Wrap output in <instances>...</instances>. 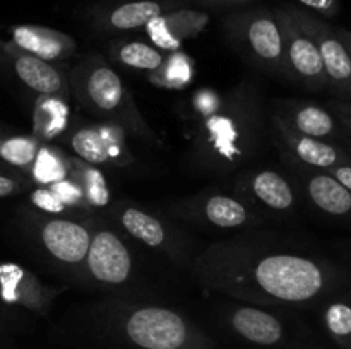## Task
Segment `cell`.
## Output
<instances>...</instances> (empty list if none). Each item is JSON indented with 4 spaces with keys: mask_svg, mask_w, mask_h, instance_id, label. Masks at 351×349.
<instances>
[{
    "mask_svg": "<svg viewBox=\"0 0 351 349\" xmlns=\"http://www.w3.org/2000/svg\"><path fill=\"white\" fill-rule=\"evenodd\" d=\"M41 144L33 135L0 137V159L23 170H31Z\"/></svg>",
    "mask_w": 351,
    "mask_h": 349,
    "instance_id": "26",
    "label": "cell"
},
{
    "mask_svg": "<svg viewBox=\"0 0 351 349\" xmlns=\"http://www.w3.org/2000/svg\"><path fill=\"white\" fill-rule=\"evenodd\" d=\"M123 130L115 125H95L75 130L71 137V146L79 159L89 164H125L129 163L123 149Z\"/></svg>",
    "mask_w": 351,
    "mask_h": 349,
    "instance_id": "13",
    "label": "cell"
},
{
    "mask_svg": "<svg viewBox=\"0 0 351 349\" xmlns=\"http://www.w3.org/2000/svg\"><path fill=\"white\" fill-rule=\"evenodd\" d=\"M336 31H338L339 38H341V41L345 43L346 50H348V53L351 57V31L345 29V27H336Z\"/></svg>",
    "mask_w": 351,
    "mask_h": 349,
    "instance_id": "37",
    "label": "cell"
},
{
    "mask_svg": "<svg viewBox=\"0 0 351 349\" xmlns=\"http://www.w3.org/2000/svg\"><path fill=\"white\" fill-rule=\"evenodd\" d=\"M350 146H351V142H350Z\"/></svg>",
    "mask_w": 351,
    "mask_h": 349,
    "instance_id": "38",
    "label": "cell"
},
{
    "mask_svg": "<svg viewBox=\"0 0 351 349\" xmlns=\"http://www.w3.org/2000/svg\"><path fill=\"white\" fill-rule=\"evenodd\" d=\"M326 325L335 337L345 339L351 335V305L345 301L331 303L324 315Z\"/></svg>",
    "mask_w": 351,
    "mask_h": 349,
    "instance_id": "29",
    "label": "cell"
},
{
    "mask_svg": "<svg viewBox=\"0 0 351 349\" xmlns=\"http://www.w3.org/2000/svg\"><path fill=\"white\" fill-rule=\"evenodd\" d=\"M226 29L259 67L288 77L283 34L274 10L250 9L237 12L226 19Z\"/></svg>",
    "mask_w": 351,
    "mask_h": 349,
    "instance_id": "4",
    "label": "cell"
},
{
    "mask_svg": "<svg viewBox=\"0 0 351 349\" xmlns=\"http://www.w3.org/2000/svg\"><path fill=\"white\" fill-rule=\"evenodd\" d=\"M283 115H278L302 135L321 140H331L343 137L341 123L336 120L331 109L314 101H285Z\"/></svg>",
    "mask_w": 351,
    "mask_h": 349,
    "instance_id": "17",
    "label": "cell"
},
{
    "mask_svg": "<svg viewBox=\"0 0 351 349\" xmlns=\"http://www.w3.org/2000/svg\"><path fill=\"white\" fill-rule=\"evenodd\" d=\"M329 109H331L332 115L336 116V120L341 123L343 129H345L346 132H350L351 135V101L336 99V101L329 103Z\"/></svg>",
    "mask_w": 351,
    "mask_h": 349,
    "instance_id": "33",
    "label": "cell"
},
{
    "mask_svg": "<svg viewBox=\"0 0 351 349\" xmlns=\"http://www.w3.org/2000/svg\"><path fill=\"white\" fill-rule=\"evenodd\" d=\"M298 26L308 34L321 53L328 89L341 101H351V57L336 26L297 5H287Z\"/></svg>",
    "mask_w": 351,
    "mask_h": 349,
    "instance_id": "6",
    "label": "cell"
},
{
    "mask_svg": "<svg viewBox=\"0 0 351 349\" xmlns=\"http://www.w3.org/2000/svg\"><path fill=\"white\" fill-rule=\"evenodd\" d=\"M31 202L43 212H48V214H62V212L67 211V207L62 204L60 198L55 195V192L48 185L47 187H38L31 194Z\"/></svg>",
    "mask_w": 351,
    "mask_h": 349,
    "instance_id": "31",
    "label": "cell"
},
{
    "mask_svg": "<svg viewBox=\"0 0 351 349\" xmlns=\"http://www.w3.org/2000/svg\"><path fill=\"white\" fill-rule=\"evenodd\" d=\"M10 43L47 62L67 60L77 48V43L71 34L40 24H19L10 27Z\"/></svg>",
    "mask_w": 351,
    "mask_h": 349,
    "instance_id": "16",
    "label": "cell"
},
{
    "mask_svg": "<svg viewBox=\"0 0 351 349\" xmlns=\"http://www.w3.org/2000/svg\"><path fill=\"white\" fill-rule=\"evenodd\" d=\"M115 211L117 219L130 236L143 242L149 248L170 252V245L173 243H170L167 226L160 219L134 205H123L122 209L117 207Z\"/></svg>",
    "mask_w": 351,
    "mask_h": 349,
    "instance_id": "19",
    "label": "cell"
},
{
    "mask_svg": "<svg viewBox=\"0 0 351 349\" xmlns=\"http://www.w3.org/2000/svg\"><path fill=\"white\" fill-rule=\"evenodd\" d=\"M69 86L77 101L98 118L144 139H154L120 75L99 55L75 65L69 74Z\"/></svg>",
    "mask_w": 351,
    "mask_h": 349,
    "instance_id": "3",
    "label": "cell"
},
{
    "mask_svg": "<svg viewBox=\"0 0 351 349\" xmlns=\"http://www.w3.org/2000/svg\"><path fill=\"white\" fill-rule=\"evenodd\" d=\"M48 187L55 192V195L60 198V202L67 209L71 207V205H75V207H77V205L86 204L81 187H79L77 181H75L74 178H62V180L55 181V183L48 185Z\"/></svg>",
    "mask_w": 351,
    "mask_h": 349,
    "instance_id": "30",
    "label": "cell"
},
{
    "mask_svg": "<svg viewBox=\"0 0 351 349\" xmlns=\"http://www.w3.org/2000/svg\"><path fill=\"white\" fill-rule=\"evenodd\" d=\"M31 173H33L34 180L40 183V187H47V185L69 177V163H65L62 154H58L57 151L41 146L40 153L31 166Z\"/></svg>",
    "mask_w": 351,
    "mask_h": 349,
    "instance_id": "27",
    "label": "cell"
},
{
    "mask_svg": "<svg viewBox=\"0 0 351 349\" xmlns=\"http://www.w3.org/2000/svg\"><path fill=\"white\" fill-rule=\"evenodd\" d=\"M184 0H125L96 14V26L105 31H132L146 27L161 14L182 7Z\"/></svg>",
    "mask_w": 351,
    "mask_h": 349,
    "instance_id": "15",
    "label": "cell"
},
{
    "mask_svg": "<svg viewBox=\"0 0 351 349\" xmlns=\"http://www.w3.org/2000/svg\"><path fill=\"white\" fill-rule=\"evenodd\" d=\"M57 289L45 286L19 263H0V296L5 303L41 311L53 301Z\"/></svg>",
    "mask_w": 351,
    "mask_h": 349,
    "instance_id": "14",
    "label": "cell"
},
{
    "mask_svg": "<svg viewBox=\"0 0 351 349\" xmlns=\"http://www.w3.org/2000/svg\"><path fill=\"white\" fill-rule=\"evenodd\" d=\"M202 283L233 296L304 303L328 289L331 274L321 262L287 252L257 253L240 245L211 246L199 260Z\"/></svg>",
    "mask_w": 351,
    "mask_h": 349,
    "instance_id": "1",
    "label": "cell"
},
{
    "mask_svg": "<svg viewBox=\"0 0 351 349\" xmlns=\"http://www.w3.org/2000/svg\"><path fill=\"white\" fill-rule=\"evenodd\" d=\"M305 188L315 207L326 214L338 216V218L351 216V192L328 171L308 174Z\"/></svg>",
    "mask_w": 351,
    "mask_h": 349,
    "instance_id": "20",
    "label": "cell"
},
{
    "mask_svg": "<svg viewBox=\"0 0 351 349\" xmlns=\"http://www.w3.org/2000/svg\"><path fill=\"white\" fill-rule=\"evenodd\" d=\"M122 318L123 334L141 349H187L192 341L191 324L170 308L125 307Z\"/></svg>",
    "mask_w": 351,
    "mask_h": 349,
    "instance_id": "5",
    "label": "cell"
},
{
    "mask_svg": "<svg viewBox=\"0 0 351 349\" xmlns=\"http://www.w3.org/2000/svg\"><path fill=\"white\" fill-rule=\"evenodd\" d=\"M252 192L263 204L274 211H287L295 204L291 185L274 171H259L254 174Z\"/></svg>",
    "mask_w": 351,
    "mask_h": 349,
    "instance_id": "24",
    "label": "cell"
},
{
    "mask_svg": "<svg viewBox=\"0 0 351 349\" xmlns=\"http://www.w3.org/2000/svg\"><path fill=\"white\" fill-rule=\"evenodd\" d=\"M21 188H23V183L19 180H16L12 177H7V174H0V198L17 194Z\"/></svg>",
    "mask_w": 351,
    "mask_h": 349,
    "instance_id": "34",
    "label": "cell"
},
{
    "mask_svg": "<svg viewBox=\"0 0 351 349\" xmlns=\"http://www.w3.org/2000/svg\"><path fill=\"white\" fill-rule=\"evenodd\" d=\"M208 24L209 14L206 10L178 7L161 14L144 29L158 50L171 53L180 50L184 41L199 36L208 27Z\"/></svg>",
    "mask_w": 351,
    "mask_h": 349,
    "instance_id": "11",
    "label": "cell"
},
{
    "mask_svg": "<svg viewBox=\"0 0 351 349\" xmlns=\"http://www.w3.org/2000/svg\"><path fill=\"white\" fill-rule=\"evenodd\" d=\"M69 123V105L55 96H38L33 109V137L51 140L65 132Z\"/></svg>",
    "mask_w": 351,
    "mask_h": 349,
    "instance_id": "21",
    "label": "cell"
},
{
    "mask_svg": "<svg viewBox=\"0 0 351 349\" xmlns=\"http://www.w3.org/2000/svg\"><path fill=\"white\" fill-rule=\"evenodd\" d=\"M232 327L243 339L256 344H276L283 337V325L274 315L254 307H240L230 317Z\"/></svg>",
    "mask_w": 351,
    "mask_h": 349,
    "instance_id": "18",
    "label": "cell"
},
{
    "mask_svg": "<svg viewBox=\"0 0 351 349\" xmlns=\"http://www.w3.org/2000/svg\"><path fill=\"white\" fill-rule=\"evenodd\" d=\"M249 103L235 101L230 105L218 96L199 92L194 108L201 118L195 135V147L202 161L216 168L232 170L247 156L250 140L256 139V115L249 112Z\"/></svg>",
    "mask_w": 351,
    "mask_h": 349,
    "instance_id": "2",
    "label": "cell"
},
{
    "mask_svg": "<svg viewBox=\"0 0 351 349\" xmlns=\"http://www.w3.org/2000/svg\"><path fill=\"white\" fill-rule=\"evenodd\" d=\"M2 50L12 60V67L19 81L36 92L38 96H55L65 99L71 92L69 77L53 62L41 60L26 51L19 50L14 43H2Z\"/></svg>",
    "mask_w": 351,
    "mask_h": 349,
    "instance_id": "10",
    "label": "cell"
},
{
    "mask_svg": "<svg viewBox=\"0 0 351 349\" xmlns=\"http://www.w3.org/2000/svg\"><path fill=\"white\" fill-rule=\"evenodd\" d=\"M274 129L280 133L283 139L285 147L290 151L298 159V163L305 164L314 170L328 171L331 168L343 166V164H351V154L343 151L336 144L329 142V140L314 139V137L302 135V133L295 132L281 116H274L273 120Z\"/></svg>",
    "mask_w": 351,
    "mask_h": 349,
    "instance_id": "12",
    "label": "cell"
},
{
    "mask_svg": "<svg viewBox=\"0 0 351 349\" xmlns=\"http://www.w3.org/2000/svg\"><path fill=\"white\" fill-rule=\"evenodd\" d=\"M274 14L280 23L283 34L285 62H287L288 77L297 81L311 91H324L328 89L324 65L321 53L308 34L302 29L290 14L288 7H278Z\"/></svg>",
    "mask_w": 351,
    "mask_h": 349,
    "instance_id": "7",
    "label": "cell"
},
{
    "mask_svg": "<svg viewBox=\"0 0 351 349\" xmlns=\"http://www.w3.org/2000/svg\"><path fill=\"white\" fill-rule=\"evenodd\" d=\"M191 65L189 58L178 51L167 55L165 64L156 72H151V81L167 88H182L191 81Z\"/></svg>",
    "mask_w": 351,
    "mask_h": 349,
    "instance_id": "28",
    "label": "cell"
},
{
    "mask_svg": "<svg viewBox=\"0 0 351 349\" xmlns=\"http://www.w3.org/2000/svg\"><path fill=\"white\" fill-rule=\"evenodd\" d=\"M112 55L117 62L127 65L130 68L146 72H156L167 60V55L158 50L154 44L143 43V41H122L115 43L112 48Z\"/></svg>",
    "mask_w": 351,
    "mask_h": 349,
    "instance_id": "25",
    "label": "cell"
},
{
    "mask_svg": "<svg viewBox=\"0 0 351 349\" xmlns=\"http://www.w3.org/2000/svg\"><path fill=\"white\" fill-rule=\"evenodd\" d=\"M202 7H239L256 0H195Z\"/></svg>",
    "mask_w": 351,
    "mask_h": 349,
    "instance_id": "36",
    "label": "cell"
},
{
    "mask_svg": "<svg viewBox=\"0 0 351 349\" xmlns=\"http://www.w3.org/2000/svg\"><path fill=\"white\" fill-rule=\"evenodd\" d=\"M84 266L96 283L122 286L132 276L134 260L129 246L113 229L99 228L91 235Z\"/></svg>",
    "mask_w": 351,
    "mask_h": 349,
    "instance_id": "8",
    "label": "cell"
},
{
    "mask_svg": "<svg viewBox=\"0 0 351 349\" xmlns=\"http://www.w3.org/2000/svg\"><path fill=\"white\" fill-rule=\"evenodd\" d=\"M69 177L77 181L86 204L93 205V207H105L110 204L108 183L98 166L82 159H71L69 161Z\"/></svg>",
    "mask_w": 351,
    "mask_h": 349,
    "instance_id": "23",
    "label": "cell"
},
{
    "mask_svg": "<svg viewBox=\"0 0 351 349\" xmlns=\"http://www.w3.org/2000/svg\"><path fill=\"white\" fill-rule=\"evenodd\" d=\"M329 174L336 178L343 187H346L351 192V164H343V166H336L328 170Z\"/></svg>",
    "mask_w": 351,
    "mask_h": 349,
    "instance_id": "35",
    "label": "cell"
},
{
    "mask_svg": "<svg viewBox=\"0 0 351 349\" xmlns=\"http://www.w3.org/2000/svg\"><path fill=\"white\" fill-rule=\"evenodd\" d=\"M199 212L216 228H239L250 221L249 209L228 195H211L202 202Z\"/></svg>",
    "mask_w": 351,
    "mask_h": 349,
    "instance_id": "22",
    "label": "cell"
},
{
    "mask_svg": "<svg viewBox=\"0 0 351 349\" xmlns=\"http://www.w3.org/2000/svg\"><path fill=\"white\" fill-rule=\"evenodd\" d=\"M91 235L88 226L67 218H48L40 224V242L50 257L64 266L86 263Z\"/></svg>",
    "mask_w": 351,
    "mask_h": 349,
    "instance_id": "9",
    "label": "cell"
},
{
    "mask_svg": "<svg viewBox=\"0 0 351 349\" xmlns=\"http://www.w3.org/2000/svg\"><path fill=\"white\" fill-rule=\"evenodd\" d=\"M302 9L322 17V19H332L339 14V0H297Z\"/></svg>",
    "mask_w": 351,
    "mask_h": 349,
    "instance_id": "32",
    "label": "cell"
}]
</instances>
